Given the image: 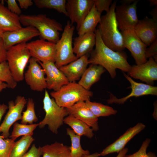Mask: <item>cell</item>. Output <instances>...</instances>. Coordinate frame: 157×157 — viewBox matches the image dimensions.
I'll return each instance as SVG.
<instances>
[{"mask_svg":"<svg viewBox=\"0 0 157 157\" xmlns=\"http://www.w3.org/2000/svg\"><path fill=\"white\" fill-rule=\"evenodd\" d=\"M96 42L95 48L91 52L89 64L99 65L107 70L111 77L116 75V69L128 72L131 66L127 60V56L123 51H115L107 46L103 41L97 29L94 31Z\"/></svg>","mask_w":157,"mask_h":157,"instance_id":"cell-1","label":"cell"},{"mask_svg":"<svg viewBox=\"0 0 157 157\" xmlns=\"http://www.w3.org/2000/svg\"><path fill=\"white\" fill-rule=\"evenodd\" d=\"M117 3V1H114L109 11L101 17L97 29L103 41L107 46L115 51H121L125 48L115 17Z\"/></svg>","mask_w":157,"mask_h":157,"instance_id":"cell-2","label":"cell"},{"mask_svg":"<svg viewBox=\"0 0 157 157\" xmlns=\"http://www.w3.org/2000/svg\"><path fill=\"white\" fill-rule=\"evenodd\" d=\"M21 24L32 26L38 31L40 39L56 44L60 39L59 31H63L62 25L55 20L44 14L37 15H21Z\"/></svg>","mask_w":157,"mask_h":157,"instance_id":"cell-3","label":"cell"},{"mask_svg":"<svg viewBox=\"0 0 157 157\" xmlns=\"http://www.w3.org/2000/svg\"><path fill=\"white\" fill-rule=\"evenodd\" d=\"M50 94L59 106L67 108L78 102L90 100L93 92L74 82H69Z\"/></svg>","mask_w":157,"mask_h":157,"instance_id":"cell-4","label":"cell"},{"mask_svg":"<svg viewBox=\"0 0 157 157\" xmlns=\"http://www.w3.org/2000/svg\"><path fill=\"white\" fill-rule=\"evenodd\" d=\"M43 102L45 115L43 119L38 123V126L42 128L47 125L51 131L57 134L58 129L64 123L65 118L68 115L67 109L66 108L59 106L53 98L50 97L46 90Z\"/></svg>","mask_w":157,"mask_h":157,"instance_id":"cell-5","label":"cell"},{"mask_svg":"<svg viewBox=\"0 0 157 157\" xmlns=\"http://www.w3.org/2000/svg\"><path fill=\"white\" fill-rule=\"evenodd\" d=\"M26 44L22 43L7 49L6 61L13 76L17 82L24 79V70L31 57Z\"/></svg>","mask_w":157,"mask_h":157,"instance_id":"cell-6","label":"cell"},{"mask_svg":"<svg viewBox=\"0 0 157 157\" xmlns=\"http://www.w3.org/2000/svg\"><path fill=\"white\" fill-rule=\"evenodd\" d=\"M75 26L68 21L60 38L56 44L55 64L58 68L67 65L78 59L73 52L72 38Z\"/></svg>","mask_w":157,"mask_h":157,"instance_id":"cell-7","label":"cell"},{"mask_svg":"<svg viewBox=\"0 0 157 157\" xmlns=\"http://www.w3.org/2000/svg\"><path fill=\"white\" fill-rule=\"evenodd\" d=\"M23 96H17L15 101L11 100L8 103V111L4 119L0 126V133L4 139L7 138L10 134V128L17 121L21 120L23 110L27 103Z\"/></svg>","mask_w":157,"mask_h":157,"instance_id":"cell-8","label":"cell"},{"mask_svg":"<svg viewBox=\"0 0 157 157\" xmlns=\"http://www.w3.org/2000/svg\"><path fill=\"white\" fill-rule=\"evenodd\" d=\"M124 47L130 52L137 65L145 63L147 46L138 37L133 29H128L121 32Z\"/></svg>","mask_w":157,"mask_h":157,"instance_id":"cell-9","label":"cell"},{"mask_svg":"<svg viewBox=\"0 0 157 157\" xmlns=\"http://www.w3.org/2000/svg\"><path fill=\"white\" fill-rule=\"evenodd\" d=\"M139 1L136 0L130 4L116 6L115 17L119 30H134L139 20L137 14V5Z\"/></svg>","mask_w":157,"mask_h":157,"instance_id":"cell-10","label":"cell"},{"mask_svg":"<svg viewBox=\"0 0 157 157\" xmlns=\"http://www.w3.org/2000/svg\"><path fill=\"white\" fill-rule=\"evenodd\" d=\"M26 46L31 57L35 58L38 61L55 62L56 44L40 39L26 43Z\"/></svg>","mask_w":157,"mask_h":157,"instance_id":"cell-11","label":"cell"},{"mask_svg":"<svg viewBox=\"0 0 157 157\" xmlns=\"http://www.w3.org/2000/svg\"><path fill=\"white\" fill-rule=\"evenodd\" d=\"M28 62L24 79L32 90L42 92L47 88L44 71L35 58H31Z\"/></svg>","mask_w":157,"mask_h":157,"instance_id":"cell-12","label":"cell"},{"mask_svg":"<svg viewBox=\"0 0 157 157\" xmlns=\"http://www.w3.org/2000/svg\"><path fill=\"white\" fill-rule=\"evenodd\" d=\"M94 3V0H67L66 9L71 23L76 24L77 30Z\"/></svg>","mask_w":157,"mask_h":157,"instance_id":"cell-13","label":"cell"},{"mask_svg":"<svg viewBox=\"0 0 157 157\" xmlns=\"http://www.w3.org/2000/svg\"><path fill=\"white\" fill-rule=\"evenodd\" d=\"M124 75L131 84L130 87L131 90V93L126 97L119 99L110 94L109 99L107 100L108 104H123L132 97H137L148 95H157L156 86L137 82L125 74L124 73Z\"/></svg>","mask_w":157,"mask_h":157,"instance_id":"cell-14","label":"cell"},{"mask_svg":"<svg viewBox=\"0 0 157 157\" xmlns=\"http://www.w3.org/2000/svg\"><path fill=\"white\" fill-rule=\"evenodd\" d=\"M128 73L129 76L152 85L157 80V62L152 57L150 58L144 63L131 66Z\"/></svg>","mask_w":157,"mask_h":157,"instance_id":"cell-15","label":"cell"},{"mask_svg":"<svg viewBox=\"0 0 157 157\" xmlns=\"http://www.w3.org/2000/svg\"><path fill=\"white\" fill-rule=\"evenodd\" d=\"M38 31L34 27L27 26L15 31L4 32L1 37L3 45L7 50L10 47L26 42L33 38L39 36Z\"/></svg>","mask_w":157,"mask_h":157,"instance_id":"cell-16","label":"cell"},{"mask_svg":"<svg viewBox=\"0 0 157 157\" xmlns=\"http://www.w3.org/2000/svg\"><path fill=\"white\" fill-rule=\"evenodd\" d=\"M38 62L46 75L47 88L56 91L69 83L67 78L56 66L55 63L50 61Z\"/></svg>","mask_w":157,"mask_h":157,"instance_id":"cell-17","label":"cell"},{"mask_svg":"<svg viewBox=\"0 0 157 157\" xmlns=\"http://www.w3.org/2000/svg\"><path fill=\"white\" fill-rule=\"evenodd\" d=\"M134 30L147 47L157 38V22L147 16L139 20Z\"/></svg>","mask_w":157,"mask_h":157,"instance_id":"cell-18","label":"cell"},{"mask_svg":"<svg viewBox=\"0 0 157 157\" xmlns=\"http://www.w3.org/2000/svg\"><path fill=\"white\" fill-rule=\"evenodd\" d=\"M66 109L68 115L84 122L91 127L93 131H97L99 130L98 118L90 110L85 101L78 102Z\"/></svg>","mask_w":157,"mask_h":157,"instance_id":"cell-19","label":"cell"},{"mask_svg":"<svg viewBox=\"0 0 157 157\" xmlns=\"http://www.w3.org/2000/svg\"><path fill=\"white\" fill-rule=\"evenodd\" d=\"M143 123H138L134 126L128 129L115 141L104 148L99 153L100 156H104L113 153H119L122 150L127 143L135 136L145 128Z\"/></svg>","mask_w":157,"mask_h":157,"instance_id":"cell-20","label":"cell"},{"mask_svg":"<svg viewBox=\"0 0 157 157\" xmlns=\"http://www.w3.org/2000/svg\"><path fill=\"white\" fill-rule=\"evenodd\" d=\"M88 63L87 55H84L69 64L59 69L69 82L79 80L87 68Z\"/></svg>","mask_w":157,"mask_h":157,"instance_id":"cell-21","label":"cell"},{"mask_svg":"<svg viewBox=\"0 0 157 157\" xmlns=\"http://www.w3.org/2000/svg\"><path fill=\"white\" fill-rule=\"evenodd\" d=\"M73 52L78 58L91 53L95 46L96 38L94 32L78 36L74 39Z\"/></svg>","mask_w":157,"mask_h":157,"instance_id":"cell-22","label":"cell"},{"mask_svg":"<svg viewBox=\"0 0 157 157\" xmlns=\"http://www.w3.org/2000/svg\"><path fill=\"white\" fill-rule=\"evenodd\" d=\"M18 16L10 11L0 1V28L4 31H11L22 27Z\"/></svg>","mask_w":157,"mask_h":157,"instance_id":"cell-23","label":"cell"},{"mask_svg":"<svg viewBox=\"0 0 157 157\" xmlns=\"http://www.w3.org/2000/svg\"><path fill=\"white\" fill-rule=\"evenodd\" d=\"M106 71L101 66L91 64L86 69L78 83L85 89L90 90L92 85L100 80L101 75Z\"/></svg>","mask_w":157,"mask_h":157,"instance_id":"cell-24","label":"cell"},{"mask_svg":"<svg viewBox=\"0 0 157 157\" xmlns=\"http://www.w3.org/2000/svg\"><path fill=\"white\" fill-rule=\"evenodd\" d=\"M101 17V14L97 10L94 3L77 30L78 36L94 32L97 26L100 21Z\"/></svg>","mask_w":157,"mask_h":157,"instance_id":"cell-25","label":"cell"},{"mask_svg":"<svg viewBox=\"0 0 157 157\" xmlns=\"http://www.w3.org/2000/svg\"><path fill=\"white\" fill-rule=\"evenodd\" d=\"M64 123L69 126L75 133L80 136H84L89 138L94 135L92 129L84 122L69 115L65 117Z\"/></svg>","mask_w":157,"mask_h":157,"instance_id":"cell-26","label":"cell"},{"mask_svg":"<svg viewBox=\"0 0 157 157\" xmlns=\"http://www.w3.org/2000/svg\"><path fill=\"white\" fill-rule=\"evenodd\" d=\"M42 157H72L70 148L63 143L56 142L41 147Z\"/></svg>","mask_w":157,"mask_h":157,"instance_id":"cell-27","label":"cell"},{"mask_svg":"<svg viewBox=\"0 0 157 157\" xmlns=\"http://www.w3.org/2000/svg\"><path fill=\"white\" fill-rule=\"evenodd\" d=\"M66 131L71 141V146L69 148L72 157H83L90 154L88 150H85L82 147L80 143L81 136L76 134L69 128H67Z\"/></svg>","mask_w":157,"mask_h":157,"instance_id":"cell-28","label":"cell"},{"mask_svg":"<svg viewBox=\"0 0 157 157\" xmlns=\"http://www.w3.org/2000/svg\"><path fill=\"white\" fill-rule=\"evenodd\" d=\"M92 113L97 117L109 116L116 114L117 111L110 106L99 103L91 102L89 100L85 101Z\"/></svg>","mask_w":157,"mask_h":157,"instance_id":"cell-29","label":"cell"},{"mask_svg":"<svg viewBox=\"0 0 157 157\" xmlns=\"http://www.w3.org/2000/svg\"><path fill=\"white\" fill-rule=\"evenodd\" d=\"M34 140L32 135L23 136L15 142L9 157H22L26 152Z\"/></svg>","mask_w":157,"mask_h":157,"instance_id":"cell-30","label":"cell"},{"mask_svg":"<svg viewBox=\"0 0 157 157\" xmlns=\"http://www.w3.org/2000/svg\"><path fill=\"white\" fill-rule=\"evenodd\" d=\"M33 1L39 8L53 9L68 16L66 9V0H34Z\"/></svg>","mask_w":157,"mask_h":157,"instance_id":"cell-31","label":"cell"},{"mask_svg":"<svg viewBox=\"0 0 157 157\" xmlns=\"http://www.w3.org/2000/svg\"><path fill=\"white\" fill-rule=\"evenodd\" d=\"M38 125V123L25 124L15 122L13 124V129L10 137L15 141L21 136H32L33 131Z\"/></svg>","mask_w":157,"mask_h":157,"instance_id":"cell-32","label":"cell"},{"mask_svg":"<svg viewBox=\"0 0 157 157\" xmlns=\"http://www.w3.org/2000/svg\"><path fill=\"white\" fill-rule=\"evenodd\" d=\"M26 104V109L22 112L21 123L25 124H32L38 120L35 113V103L32 98H29Z\"/></svg>","mask_w":157,"mask_h":157,"instance_id":"cell-33","label":"cell"},{"mask_svg":"<svg viewBox=\"0 0 157 157\" xmlns=\"http://www.w3.org/2000/svg\"><path fill=\"white\" fill-rule=\"evenodd\" d=\"M0 81L6 83L8 88L11 89L15 88L17 85L6 61L0 63Z\"/></svg>","mask_w":157,"mask_h":157,"instance_id":"cell-34","label":"cell"},{"mask_svg":"<svg viewBox=\"0 0 157 157\" xmlns=\"http://www.w3.org/2000/svg\"><path fill=\"white\" fill-rule=\"evenodd\" d=\"M15 142L11 138L0 135V157H9Z\"/></svg>","mask_w":157,"mask_h":157,"instance_id":"cell-35","label":"cell"},{"mask_svg":"<svg viewBox=\"0 0 157 157\" xmlns=\"http://www.w3.org/2000/svg\"><path fill=\"white\" fill-rule=\"evenodd\" d=\"M151 140L146 139L142 143L139 150L135 153L129 155H125L124 157H157L155 154L151 151L147 152V150Z\"/></svg>","mask_w":157,"mask_h":157,"instance_id":"cell-36","label":"cell"},{"mask_svg":"<svg viewBox=\"0 0 157 157\" xmlns=\"http://www.w3.org/2000/svg\"><path fill=\"white\" fill-rule=\"evenodd\" d=\"M94 4L97 11L101 14L104 11L108 12L112 3V0H94Z\"/></svg>","mask_w":157,"mask_h":157,"instance_id":"cell-37","label":"cell"},{"mask_svg":"<svg viewBox=\"0 0 157 157\" xmlns=\"http://www.w3.org/2000/svg\"><path fill=\"white\" fill-rule=\"evenodd\" d=\"M147 48L145 52V56L147 59L152 57L155 61L157 62V38Z\"/></svg>","mask_w":157,"mask_h":157,"instance_id":"cell-38","label":"cell"},{"mask_svg":"<svg viewBox=\"0 0 157 157\" xmlns=\"http://www.w3.org/2000/svg\"><path fill=\"white\" fill-rule=\"evenodd\" d=\"M8 9L12 13L18 15H21L22 11L15 0L6 1Z\"/></svg>","mask_w":157,"mask_h":157,"instance_id":"cell-39","label":"cell"},{"mask_svg":"<svg viewBox=\"0 0 157 157\" xmlns=\"http://www.w3.org/2000/svg\"><path fill=\"white\" fill-rule=\"evenodd\" d=\"M42 155L41 147H37L33 144L29 150L22 157H40Z\"/></svg>","mask_w":157,"mask_h":157,"instance_id":"cell-40","label":"cell"},{"mask_svg":"<svg viewBox=\"0 0 157 157\" xmlns=\"http://www.w3.org/2000/svg\"><path fill=\"white\" fill-rule=\"evenodd\" d=\"M7 50L3 45L2 39L0 38V63L6 61Z\"/></svg>","mask_w":157,"mask_h":157,"instance_id":"cell-41","label":"cell"},{"mask_svg":"<svg viewBox=\"0 0 157 157\" xmlns=\"http://www.w3.org/2000/svg\"><path fill=\"white\" fill-rule=\"evenodd\" d=\"M19 6L21 9H26L32 6L33 2L31 0H17Z\"/></svg>","mask_w":157,"mask_h":157,"instance_id":"cell-42","label":"cell"},{"mask_svg":"<svg viewBox=\"0 0 157 157\" xmlns=\"http://www.w3.org/2000/svg\"><path fill=\"white\" fill-rule=\"evenodd\" d=\"M7 109V105L4 104H0V121Z\"/></svg>","mask_w":157,"mask_h":157,"instance_id":"cell-43","label":"cell"},{"mask_svg":"<svg viewBox=\"0 0 157 157\" xmlns=\"http://www.w3.org/2000/svg\"><path fill=\"white\" fill-rule=\"evenodd\" d=\"M152 16V19L155 22H157V6L149 13Z\"/></svg>","mask_w":157,"mask_h":157,"instance_id":"cell-44","label":"cell"},{"mask_svg":"<svg viewBox=\"0 0 157 157\" xmlns=\"http://www.w3.org/2000/svg\"><path fill=\"white\" fill-rule=\"evenodd\" d=\"M128 150V149L127 148H124L119 153L116 157H124Z\"/></svg>","mask_w":157,"mask_h":157,"instance_id":"cell-45","label":"cell"},{"mask_svg":"<svg viewBox=\"0 0 157 157\" xmlns=\"http://www.w3.org/2000/svg\"><path fill=\"white\" fill-rule=\"evenodd\" d=\"M7 88H8V85L6 83L0 81V94L3 90Z\"/></svg>","mask_w":157,"mask_h":157,"instance_id":"cell-46","label":"cell"},{"mask_svg":"<svg viewBox=\"0 0 157 157\" xmlns=\"http://www.w3.org/2000/svg\"><path fill=\"white\" fill-rule=\"evenodd\" d=\"M136 0H122L120 1L121 4H130L134 2Z\"/></svg>","mask_w":157,"mask_h":157,"instance_id":"cell-47","label":"cell"},{"mask_svg":"<svg viewBox=\"0 0 157 157\" xmlns=\"http://www.w3.org/2000/svg\"><path fill=\"white\" fill-rule=\"evenodd\" d=\"M99 156H100L99 153L96 152L92 154H90L83 157H99Z\"/></svg>","mask_w":157,"mask_h":157,"instance_id":"cell-48","label":"cell"},{"mask_svg":"<svg viewBox=\"0 0 157 157\" xmlns=\"http://www.w3.org/2000/svg\"><path fill=\"white\" fill-rule=\"evenodd\" d=\"M149 2L150 6H157V0H149Z\"/></svg>","mask_w":157,"mask_h":157,"instance_id":"cell-49","label":"cell"},{"mask_svg":"<svg viewBox=\"0 0 157 157\" xmlns=\"http://www.w3.org/2000/svg\"><path fill=\"white\" fill-rule=\"evenodd\" d=\"M154 111L153 113V117L155 118H156V111H157V104H154Z\"/></svg>","mask_w":157,"mask_h":157,"instance_id":"cell-50","label":"cell"},{"mask_svg":"<svg viewBox=\"0 0 157 157\" xmlns=\"http://www.w3.org/2000/svg\"><path fill=\"white\" fill-rule=\"evenodd\" d=\"M4 31L0 28V38L1 37Z\"/></svg>","mask_w":157,"mask_h":157,"instance_id":"cell-51","label":"cell"}]
</instances>
